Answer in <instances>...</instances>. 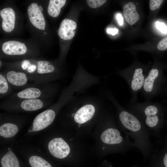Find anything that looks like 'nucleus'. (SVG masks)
Listing matches in <instances>:
<instances>
[{
    "instance_id": "nucleus-1",
    "label": "nucleus",
    "mask_w": 167,
    "mask_h": 167,
    "mask_svg": "<svg viewBox=\"0 0 167 167\" xmlns=\"http://www.w3.org/2000/svg\"><path fill=\"white\" fill-rule=\"evenodd\" d=\"M107 97L118 110L119 121L125 136L145 158L150 157L153 146L150 139L151 135L145 127L134 114L122 107L112 93Z\"/></svg>"
},
{
    "instance_id": "nucleus-2",
    "label": "nucleus",
    "mask_w": 167,
    "mask_h": 167,
    "mask_svg": "<svg viewBox=\"0 0 167 167\" xmlns=\"http://www.w3.org/2000/svg\"><path fill=\"white\" fill-rule=\"evenodd\" d=\"M127 109L140 120L151 135L158 136L164 117L163 109L160 104L136 101L129 103Z\"/></svg>"
},
{
    "instance_id": "nucleus-3",
    "label": "nucleus",
    "mask_w": 167,
    "mask_h": 167,
    "mask_svg": "<svg viewBox=\"0 0 167 167\" xmlns=\"http://www.w3.org/2000/svg\"><path fill=\"white\" fill-rule=\"evenodd\" d=\"M12 147L27 167H60L45 152L32 142L16 139Z\"/></svg>"
},
{
    "instance_id": "nucleus-4",
    "label": "nucleus",
    "mask_w": 167,
    "mask_h": 167,
    "mask_svg": "<svg viewBox=\"0 0 167 167\" xmlns=\"http://www.w3.org/2000/svg\"><path fill=\"white\" fill-rule=\"evenodd\" d=\"M28 120L24 115L7 112L0 115V144L12 145Z\"/></svg>"
},
{
    "instance_id": "nucleus-5",
    "label": "nucleus",
    "mask_w": 167,
    "mask_h": 167,
    "mask_svg": "<svg viewBox=\"0 0 167 167\" xmlns=\"http://www.w3.org/2000/svg\"><path fill=\"white\" fill-rule=\"evenodd\" d=\"M61 102L60 99L58 103L51 106L38 114L27 128L21 139L30 141L37 133L51 126L56 118L58 108L63 104Z\"/></svg>"
},
{
    "instance_id": "nucleus-6",
    "label": "nucleus",
    "mask_w": 167,
    "mask_h": 167,
    "mask_svg": "<svg viewBox=\"0 0 167 167\" xmlns=\"http://www.w3.org/2000/svg\"><path fill=\"white\" fill-rule=\"evenodd\" d=\"M167 83V77L163 70L157 67L151 69L145 79L142 90L145 101H151L152 99L162 92Z\"/></svg>"
},
{
    "instance_id": "nucleus-7",
    "label": "nucleus",
    "mask_w": 167,
    "mask_h": 167,
    "mask_svg": "<svg viewBox=\"0 0 167 167\" xmlns=\"http://www.w3.org/2000/svg\"><path fill=\"white\" fill-rule=\"evenodd\" d=\"M50 104L48 100L43 99L6 101L1 103L0 108L7 112L18 113L36 111L49 106Z\"/></svg>"
},
{
    "instance_id": "nucleus-8",
    "label": "nucleus",
    "mask_w": 167,
    "mask_h": 167,
    "mask_svg": "<svg viewBox=\"0 0 167 167\" xmlns=\"http://www.w3.org/2000/svg\"><path fill=\"white\" fill-rule=\"evenodd\" d=\"M144 67H133L119 73L120 76L127 82L131 92L129 103H132L137 100L138 93L142 91L144 81L148 72Z\"/></svg>"
},
{
    "instance_id": "nucleus-9",
    "label": "nucleus",
    "mask_w": 167,
    "mask_h": 167,
    "mask_svg": "<svg viewBox=\"0 0 167 167\" xmlns=\"http://www.w3.org/2000/svg\"><path fill=\"white\" fill-rule=\"evenodd\" d=\"M36 84L24 88L10 96L7 101H13L27 99L47 100L53 95L55 88L50 85Z\"/></svg>"
},
{
    "instance_id": "nucleus-10",
    "label": "nucleus",
    "mask_w": 167,
    "mask_h": 167,
    "mask_svg": "<svg viewBox=\"0 0 167 167\" xmlns=\"http://www.w3.org/2000/svg\"><path fill=\"white\" fill-rule=\"evenodd\" d=\"M0 167H27L12 144H0Z\"/></svg>"
},
{
    "instance_id": "nucleus-11",
    "label": "nucleus",
    "mask_w": 167,
    "mask_h": 167,
    "mask_svg": "<svg viewBox=\"0 0 167 167\" xmlns=\"http://www.w3.org/2000/svg\"><path fill=\"white\" fill-rule=\"evenodd\" d=\"M28 13L30 21L34 26L40 30H45V20L36 3H32L28 6Z\"/></svg>"
},
{
    "instance_id": "nucleus-12",
    "label": "nucleus",
    "mask_w": 167,
    "mask_h": 167,
    "mask_svg": "<svg viewBox=\"0 0 167 167\" xmlns=\"http://www.w3.org/2000/svg\"><path fill=\"white\" fill-rule=\"evenodd\" d=\"M3 74L11 87L25 88L29 80L27 75L21 71L10 70Z\"/></svg>"
},
{
    "instance_id": "nucleus-13",
    "label": "nucleus",
    "mask_w": 167,
    "mask_h": 167,
    "mask_svg": "<svg viewBox=\"0 0 167 167\" xmlns=\"http://www.w3.org/2000/svg\"><path fill=\"white\" fill-rule=\"evenodd\" d=\"M94 106L91 103L85 104L80 107L74 114L73 119L75 122L81 124L90 120L95 112Z\"/></svg>"
},
{
    "instance_id": "nucleus-14",
    "label": "nucleus",
    "mask_w": 167,
    "mask_h": 167,
    "mask_svg": "<svg viewBox=\"0 0 167 167\" xmlns=\"http://www.w3.org/2000/svg\"><path fill=\"white\" fill-rule=\"evenodd\" d=\"M4 53L9 55H20L25 54L27 48L24 43L15 41L4 42L2 46Z\"/></svg>"
},
{
    "instance_id": "nucleus-15",
    "label": "nucleus",
    "mask_w": 167,
    "mask_h": 167,
    "mask_svg": "<svg viewBox=\"0 0 167 167\" xmlns=\"http://www.w3.org/2000/svg\"><path fill=\"white\" fill-rule=\"evenodd\" d=\"M76 28V23L74 21L69 19H64L61 23L58 30L59 36L64 40H71L75 35V30Z\"/></svg>"
},
{
    "instance_id": "nucleus-16",
    "label": "nucleus",
    "mask_w": 167,
    "mask_h": 167,
    "mask_svg": "<svg viewBox=\"0 0 167 167\" xmlns=\"http://www.w3.org/2000/svg\"><path fill=\"white\" fill-rule=\"evenodd\" d=\"M1 17L2 19V27L3 30L7 32H11L14 28L15 14L11 8H4L0 11Z\"/></svg>"
},
{
    "instance_id": "nucleus-17",
    "label": "nucleus",
    "mask_w": 167,
    "mask_h": 167,
    "mask_svg": "<svg viewBox=\"0 0 167 167\" xmlns=\"http://www.w3.org/2000/svg\"><path fill=\"white\" fill-rule=\"evenodd\" d=\"M123 13L125 19L128 23L133 25L139 19L140 16L136 10L135 4L130 2L123 7Z\"/></svg>"
},
{
    "instance_id": "nucleus-18",
    "label": "nucleus",
    "mask_w": 167,
    "mask_h": 167,
    "mask_svg": "<svg viewBox=\"0 0 167 167\" xmlns=\"http://www.w3.org/2000/svg\"><path fill=\"white\" fill-rule=\"evenodd\" d=\"M66 0H50L48 7L47 11L49 15L55 17L60 14L61 9L65 5Z\"/></svg>"
},
{
    "instance_id": "nucleus-19",
    "label": "nucleus",
    "mask_w": 167,
    "mask_h": 167,
    "mask_svg": "<svg viewBox=\"0 0 167 167\" xmlns=\"http://www.w3.org/2000/svg\"><path fill=\"white\" fill-rule=\"evenodd\" d=\"M11 86L3 74H0V98L3 97L11 92Z\"/></svg>"
},
{
    "instance_id": "nucleus-20",
    "label": "nucleus",
    "mask_w": 167,
    "mask_h": 167,
    "mask_svg": "<svg viewBox=\"0 0 167 167\" xmlns=\"http://www.w3.org/2000/svg\"><path fill=\"white\" fill-rule=\"evenodd\" d=\"M106 0H87L86 2L88 5L93 8H97L104 4Z\"/></svg>"
},
{
    "instance_id": "nucleus-21",
    "label": "nucleus",
    "mask_w": 167,
    "mask_h": 167,
    "mask_svg": "<svg viewBox=\"0 0 167 167\" xmlns=\"http://www.w3.org/2000/svg\"><path fill=\"white\" fill-rule=\"evenodd\" d=\"M162 0H151L149 2V7L152 11L158 9L163 2Z\"/></svg>"
},
{
    "instance_id": "nucleus-22",
    "label": "nucleus",
    "mask_w": 167,
    "mask_h": 167,
    "mask_svg": "<svg viewBox=\"0 0 167 167\" xmlns=\"http://www.w3.org/2000/svg\"><path fill=\"white\" fill-rule=\"evenodd\" d=\"M157 49L161 51L167 49V37L161 39L157 45Z\"/></svg>"
},
{
    "instance_id": "nucleus-23",
    "label": "nucleus",
    "mask_w": 167,
    "mask_h": 167,
    "mask_svg": "<svg viewBox=\"0 0 167 167\" xmlns=\"http://www.w3.org/2000/svg\"><path fill=\"white\" fill-rule=\"evenodd\" d=\"M156 27L162 33H167V26L164 23L157 21L156 23Z\"/></svg>"
},
{
    "instance_id": "nucleus-24",
    "label": "nucleus",
    "mask_w": 167,
    "mask_h": 167,
    "mask_svg": "<svg viewBox=\"0 0 167 167\" xmlns=\"http://www.w3.org/2000/svg\"><path fill=\"white\" fill-rule=\"evenodd\" d=\"M116 18L118 22L120 25H122L123 22V18L120 13H118L116 15Z\"/></svg>"
},
{
    "instance_id": "nucleus-25",
    "label": "nucleus",
    "mask_w": 167,
    "mask_h": 167,
    "mask_svg": "<svg viewBox=\"0 0 167 167\" xmlns=\"http://www.w3.org/2000/svg\"><path fill=\"white\" fill-rule=\"evenodd\" d=\"M106 31L109 34H111L112 35H115L118 33V30L116 28H108Z\"/></svg>"
},
{
    "instance_id": "nucleus-26",
    "label": "nucleus",
    "mask_w": 167,
    "mask_h": 167,
    "mask_svg": "<svg viewBox=\"0 0 167 167\" xmlns=\"http://www.w3.org/2000/svg\"><path fill=\"white\" fill-rule=\"evenodd\" d=\"M163 161L165 167H167V152L165 153L163 156Z\"/></svg>"
},
{
    "instance_id": "nucleus-27",
    "label": "nucleus",
    "mask_w": 167,
    "mask_h": 167,
    "mask_svg": "<svg viewBox=\"0 0 167 167\" xmlns=\"http://www.w3.org/2000/svg\"><path fill=\"white\" fill-rule=\"evenodd\" d=\"M162 93H164L165 94L167 95V83L163 89Z\"/></svg>"
},
{
    "instance_id": "nucleus-28",
    "label": "nucleus",
    "mask_w": 167,
    "mask_h": 167,
    "mask_svg": "<svg viewBox=\"0 0 167 167\" xmlns=\"http://www.w3.org/2000/svg\"><path fill=\"white\" fill-rule=\"evenodd\" d=\"M39 7L40 10L42 12V11L43 10L42 6H39Z\"/></svg>"
}]
</instances>
